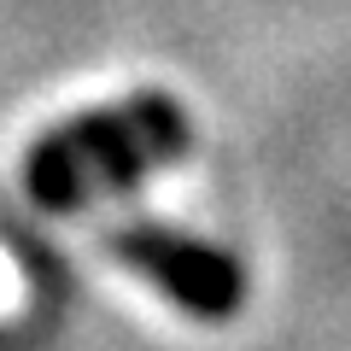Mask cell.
Here are the masks:
<instances>
[{
    "mask_svg": "<svg viewBox=\"0 0 351 351\" xmlns=\"http://www.w3.org/2000/svg\"><path fill=\"white\" fill-rule=\"evenodd\" d=\"M24 304H29V281H24V269L12 263V252L0 246V322H6V316H18Z\"/></svg>",
    "mask_w": 351,
    "mask_h": 351,
    "instance_id": "6da1fadb",
    "label": "cell"
}]
</instances>
